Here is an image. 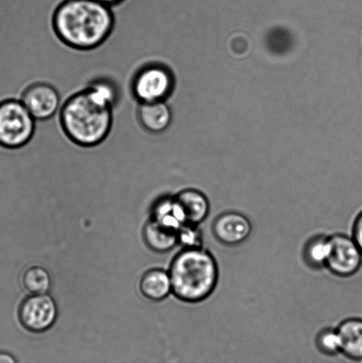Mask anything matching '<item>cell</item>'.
Wrapping results in <instances>:
<instances>
[{
	"mask_svg": "<svg viewBox=\"0 0 362 363\" xmlns=\"http://www.w3.org/2000/svg\"><path fill=\"white\" fill-rule=\"evenodd\" d=\"M179 243L182 244L184 248H195L202 247V234L197 225L187 223L177 233Z\"/></svg>",
	"mask_w": 362,
	"mask_h": 363,
	"instance_id": "cell-18",
	"label": "cell"
},
{
	"mask_svg": "<svg viewBox=\"0 0 362 363\" xmlns=\"http://www.w3.org/2000/svg\"><path fill=\"white\" fill-rule=\"evenodd\" d=\"M0 363H17L12 355L7 353H0Z\"/></svg>",
	"mask_w": 362,
	"mask_h": 363,
	"instance_id": "cell-20",
	"label": "cell"
},
{
	"mask_svg": "<svg viewBox=\"0 0 362 363\" xmlns=\"http://www.w3.org/2000/svg\"><path fill=\"white\" fill-rule=\"evenodd\" d=\"M332 250L326 269L339 277L356 275L362 266V252L352 236L344 233L331 235Z\"/></svg>",
	"mask_w": 362,
	"mask_h": 363,
	"instance_id": "cell-5",
	"label": "cell"
},
{
	"mask_svg": "<svg viewBox=\"0 0 362 363\" xmlns=\"http://www.w3.org/2000/svg\"><path fill=\"white\" fill-rule=\"evenodd\" d=\"M154 220L163 227L179 233L187 224L182 206L175 197H165L156 203Z\"/></svg>",
	"mask_w": 362,
	"mask_h": 363,
	"instance_id": "cell-12",
	"label": "cell"
},
{
	"mask_svg": "<svg viewBox=\"0 0 362 363\" xmlns=\"http://www.w3.org/2000/svg\"><path fill=\"white\" fill-rule=\"evenodd\" d=\"M137 116L143 129L151 134L165 133L172 125L173 112L168 101L140 103Z\"/></svg>",
	"mask_w": 362,
	"mask_h": 363,
	"instance_id": "cell-9",
	"label": "cell"
},
{
	"mask_svg": "<svg viewBox=\"0 0 362 363\" xmlns=\"http://www.w3.org/2000/svg\"><path fill=\"white\" fill-rule=\"evenodd\" d=\"M169 277L179 300L198 303L210 297L217 286V262L204 247L184 248L174 258Z\"/></svg>",
	"mask_w": 362,
	"mask_h": 363,
	"instance_id": "cell-2",
	"label": "cell"
},
{
	"mask_svg": "<svg viewBox=\"0 0 362 363\" xmlns=\"http://www.w3.org/2000/svg\"><path fill=\"white\" fill-rule=\"evenodd\" d=\"M20 101L37 122L52 119L62 106L58 90L52 84L43 82L28 86Z\"/></svg>",
	"mask_w": 362,
	"mask_h": 363,
	"instance_id": "cell-6",
	"label": "cell"
},
{
	"mask_svg": "<svg viewBox=\"0 0 362 363\" xmlns=\"http://www.w3.org/2000/svg\"><path fill=\"white\" fill-rule=\"evenodd\" d=\"M315 346L326 357H336L341 354V340L336 328H324L315 337Z\"/></svg>",
	"mask_w": 362,
	"mask_h": 363,
	"instance_id": "cell-17",
	"label": "cell"
},
{
	"mask_svg": "<svg viewBox=\"0 0 362 363\" xmlns=\"http://www.w3.org/2000/svg\"><path fill=\"white\" fill-rule=\"evenodd\" d=\"M140 290L149 300L159 301L164 300L172 291L169 273L156 269L148 270L142 277Z\"/></svg>",
	"mask_w": 362,
	"mask_h": 363,
	"instance_id": "cell-13",
	"label": "cell"
},
{
	"mask_svg": "<svg viewBox=\"0 0 362 363\" xmlns=\"http://www.w3.org/2000/svg\"><path fill=\"white\" fill-rule=\"evenodd\" d=\"M353 240L356 242L358 247L361 249L362 252V211L358 213L356 220H354L352 235Z\"/></svg>",
	"mask_w": 362,
	"mask_h": 363,
	"instance_id": "cell-19",
	"label": "cell"
},
{
	"mask_svg": "<svg viewBox=\"0 0 362 363\" xmlns=\"http://www.w3.org/2000/svg\"><path fill=\"white\" fill-rule=\"evenodd\" d=\"M331 250V237L326 235H315L305 244L304 262L311 269H326Z\"/></svg>",
	"mask_w": 362,
	"mask_h": 363,
	"instance_id": "cell-14",
	"label": "cell"
},
{
	"mask_svg": "<svg viewBox=\"0 0 362 363\" xmlns=\"http://www.w3.org/2000/svg\"><path fill=\"white\" fill-rule=\"evenodd\" d=\"M96 1L104 4V5L108 6H113L117 5V4L122 2L123 0H96Z\"/></svg>",
	"mask_w": 362,
	"mask_h": 363,
	"instance_id": "cell-21",
	"label": "cell"
},
{
	"mask_svg": "<svg viewBox=\"0 0 362 363\" xmlns=\"http://www.w3.org/2000/svg\"><path fill=\"white\" fill-rule=\"evenodd\" d=\"M253 226L248 217L239 212L229 211L219 215L213 223L215 240L228 247L244 243L250 237Z\"/></svg>",
	"mask_w": 362,
	"mask_h": 363,
	"instance_id": "cell-8",
	"label": "cell"
},
{
	"mask_svg": "<svg viewBox=\"0 0 362 363\" xmlns=\"http://www.w3.org/2000/svg\"><path fill=\"white\" fill-rule=\"evenodd\" d=\"M56 34L70 48L89 51L108 40L115 28L111 7L96 0H67L53 18Z\"/></svg>",
	"mask_w": 362,
	"mask_h": 363,
	"instance_id": "cell-1",
	"label": "cell"
},
{
	"mask_svg": "<svg viewBox=\"0 0 362 363\" xmlns=\"http://www.w3.org/2000/svg\"><path fill=\"white\" fill-rule=\"evenodd\" d=\"M132 94L140 103L171 101L176 89L175 73L165 64L154 62L141 67L132 81Z\"/></svg>",
	"mask_w": 362,
	"mask_h": 363,
	"instance_id": "cell-4",
	"label": "cell"
},
{
	"mask_svg": "<svg viewBox=\"0 0 362 363\" xmlns=\"http://www.w3.org/2000/svg\"><path fill=\"white\" fill-rule=\"evenodd\" d=\"M144 237L148 247L156 252L171 250L179 244L176 231L163 227L154 220L145 226Z\"/></svg>",
	"mask_w": 362,
	"mask_h": 363,
	"instance_id": "cell-15",
	"label": "cell"
},
{
	"mask_svg": "<svg viewBox=\"0 0 362 363\" xmlns=\"http://www.w3.org/2000/svg\"><path fill=\"white\" fill-rule=\"evenodd\" d=\"M23 283L33 295L47 294L52 284L47 270L39 266L31 267L25 272Z\"/></svg>",
	"mask_w": 362,
	"mask_h": 363,
	"instance_id": "cell-16",
	"label": "cell"
},
{
	"mask_svg": "<svg viewBox=\"0 0 362 363\" xmlns=\"http://www.w3.org/2000/svg\"><path fill=\"white\" fill-rule=\"evenodd\" d=\"M186 215L187 223L200 225L210 213V202L203 192L197 189L188 188L176 196Z\"/></svg>",
	"mask_w": 362,
	"mask_h": 363,
	"instance_id": "cell-10",
	"label": "cell"
},
{
	"mask_svg": "<svg viewBox=\"0 0 362 363\" xmlns=\"http://www.w3.org/2000/svg\"><path fill=\"white\" fill-rule=\"evenodd\" d=\"M37 121L20 99L0 102V147L16 150L30 143Z\"/></svg>",
	"mask_w": 362,
	"mask_h": 363,
	"instance_id": "cell-3",
	"label": "cell"
},
{
	"mask_svg": "<svg viewBox=\"0 0 362 363\" xmlns=\"http://www.w3.org/2000/svg\"><path fill=\"white\" fill-rule=\"evenodd\" d=\"M336 330L341 340V354L352 361H362V318L344 320Z\"/></svg>",
	"mask_w": 362,
	"mask_h": 363,
	"instance_id": "cell-11",
	"label": "cell"
},
{
	"mask_svg": "<svg viewBox=\"0 0 362 363\" xmlns=\"http://www.w3.org/2000/svg\"><path fill=\"white\" fill-rule=\"evenodd\" d=\"M58 309L55 300L46 294L32 295L21 303L19 318L25 329L43 333L55 325Z\"/></svg>",
	"mask_w": 362,
	"mask_h": 363,
	"instance_id": "cell-7",
	"label": "cell"
}]
</instances>
